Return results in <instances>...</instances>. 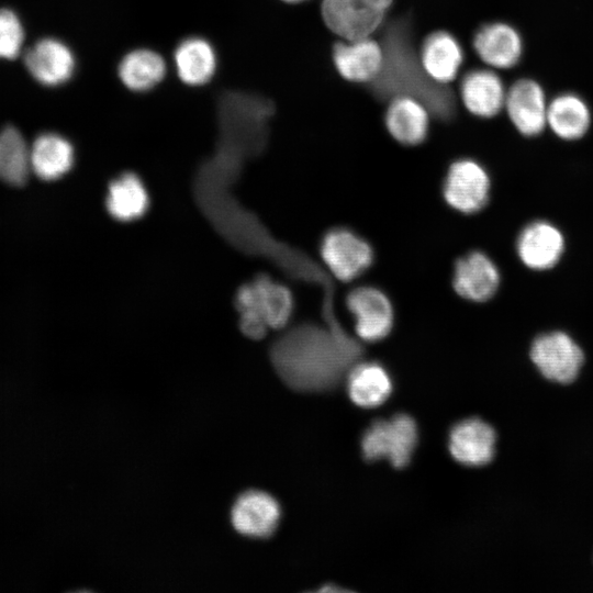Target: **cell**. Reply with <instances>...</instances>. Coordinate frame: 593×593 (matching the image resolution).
I'll return each mask as SVG.
<instances>
[{
	"mask_svg": "<svg viewBox=\"0 0 593 593\" xmlns=\"http://www.w3.org/2000/svg\"><path fill=\"white\" fill-rule=\"evenodd\" d=\"M361 348L340 331L300 327L271 349L272 363L291 389L323 392L335 388L358 362Z\"/></svg>",
	"mask_w": 593,
	"mask_h": 593,
	"instance_id": "1",
	"label": "cell"
},
{
	"mask_svg": "<svg viewBox=\"0 0 593 593\" xmlns=\"http://www.w3.org/2000/svg\"><path fill=\"white\" fill-rule=\"evenodd\" d=\"M382 66L368 83L379 100L407 96L422 102L440 121H450L456 114L451 90L434 80L417 57L413 42L412 21L402 15L389 21L381 34Z\"/></svg>",
	"mask_w": 593,
	"mask_h": 593,
	"instance_id": "2",
	"label": "cell"
},
{
	"mask_svg": "<svg viewBox=\"0 0 593 593\" xmlns=\"http://www.w3.org/2000/svg\"><path fill=\"white\" fill-rule=\"evenodd\" d=\"M293 305L292 293L286 286L268 276H259L237 292L240 329L246 336L260 339L269 328H282L288 324Z\"/></svg>",
	"mask_w": 593,
	"mask_h": 593,
	"instance_id": "3",
	"label": "cell"
},
{
	"mask_svg": "<svg viewBox=\"0 0 593 593\" xmlns=\"http://www.w3.org/2000/svg\"><path fill=\"white\" fill-rule=\"evenodd\" d=\"M417 426L409 414L390 419H376L361 438V452L367 461L387 458L394 468H404L417 444Z\"/></svg>",
	"mask_w": 593,
	"mask_h": 593,
	"instance_id": "4",
	"label": "cell"
},
{
	"mask_svg": "<svg viewBox=\"0 0 593 593\" xmlns=\"http://www.w3.org/2000/svg\"><path fill=\"white\" fill-rule=\"evenodd\" d=\"M529 355L546 379L562 384L570 383L578 377L584 361L581 347L561 331L538 335L532 343Z\"/></svg>",
	"mask_w": 593,
	"mask_h": 593,
	"instance_id": "5",
	"label": "cell"
},
{
	"mask_svg": "<svg viewBox=\"0 0 593 593\" xmlns=\"http://www.w3.org/2000/svg\"><path fill=\"white\" fill-rule=\"evenodd\" d=\"M392 0H323L326 25L346 40L368 37L383 22Z\"/></svg>",
	"mask_w": 593,
	"mask_h": 593,
	"instance_id": "6",
	"label": "cell"
},
{
	"mask_svg": "<svg viewBox=\"0 0 593 593\" xmlns=\"http://www.w3.org/2000/svg\"><path fill=\"white\" fill-rule=\"evenodd\" d=\"M320 250L333 276L345 282L361 276L373 262L371 245L346 227L329 230L322 238Z\"/></svg>",
	"mask_w": 593,
	"mask_h": 593,
	"instance_id": "7",
	"label": "cell"
},
{
	"mask_svg": "<svg viewBox=\"0 0 593 593\" xmlns=\"http://www.w3.org/2000/svg\"><path fill=\"white\" fill-rule=\"evenodd\" d=\"M491 180L486 169L472 158L455 160L448 168L443 193L446 202L458 212L473 214L489 202Z\"/></svg>",
	"mask_w": 593,
	"mask_h": 593,
	"instance_id": "8",
	"label": "cell"
},
{
	"mask_svg": "<svg viewBox=\"0 0 593 593\" xmlns=\"http://www.w3.org/2000/svg\"><path fill=\"white\" fill-rule=\"evenodd\" d=\"M548 103L542 86L533 78L524 77L507 88L504 110L521 135L535 137L547 128Z\"/></svg>",
	"mask_w": 593,
	"mask_h": 593,
	"instance_id": "9",
	"label": "cell"
},
{
	"mask_svg": "<svg viewBox=\"0 0 593 593\" xmlns=\"http://www.w3.org/2000/svg\"><path fill=\"white\" fill-rule=\"evenodd\" d=\"M346 305L362 340L373 343L390 334L394 312L389 296L379 288L362 286L353 289L347 294Z\"/></svg>",
	"mask_w": 593,
	"mask_h": 593,
	"instance_id": "10",
	"label": "cell"
},
{
	"mask_svg": "<svg viewBox=\"0 0 593 593\" xmlns=\"http://www.w3.org/2000/svg\"><path fill=\"white\" fill-rule=\"evenodd\" d=\"M564 247L562 232L545 220H536L525 225L516 239L519 260L536 271L553 268L562 257Z\"/></svg>",
	"mask_w": 593,
	"mask_h": 593,
	"instance_id": "11",
	"label": "cell"
},
{
	"mask_svg": "<svg viewBox=\"0 0 593 593\" xmlns=\"http://www.w3.org/2000/svg\"><path fill=\"white\" fill-rule=\"evenodd\" d=\"M473 49L493 69H511L522 59L524 41L512 24L494 21L482 24L473 34Z\"/></svg>",
	"mask_w": 593,
	"mask_h": 593,
	"instance_id": "12",
	"label": "cell"
},
{
	"mask_svg": "<svg viewBox=\"0 0 593 593\" xmlns=\"http://www.w3.org/2000/svg\"><path fill=\"white\" fill-rule=\"evenodd\" d=\"M500 281L497 266L483 251H470L455 264L454 289L468 301L480 303L490 300L496 293Z\"/></svg>",
	"mask_w": 593,
	"mask_h": 593,
	"instance_id": "13",
	"label": "cell"
},
{
	"mask_svg": "<svg viewBox=\"0 0 593 593\" xmlns=\"http://www.w3.org/2000/svg\"><path fill=\"white\" fill-rule=\"evenodd\" d=\"M24 64L31 76L41 85L57 87L74 75L76 58L70 47L53 37L37 41L24 55Z\"/></svg>",
	"mask_w": 593,
	"mask_h": 593,
	"instance_id": "14",
	"label": "cell"
},
{
	"mask_svg": "<svg viewBox=\"0 0 593 593\" xmlns=\"http://www.w3.org/2000/svg\"><path fill=\"white\" fill-rule=\"evenodd\" d=\"M280 515V505L275 497L264 491L249 490L235 501L231 518L239 534L267 538L275 533Z\"/></svg>",
	"mask_w": 593,
	"mask_h": 593,
	"instance_id": "15",
	"label": "cell"
},
{
	"mask_svg": "<svg viewBox=\"0 0 593 593\" xmlns=\"http://www.w3.org/2000/svg\"><path fill=\"white\" fill-rule=\"evenodd\" d=\"M495 441L493 427L473 417L460 421L451 427L448 448L452 458L461 465L480 467L493 459Z\"/></svg>",
	"mask_w": 593,
	"mask_h": 593,
	"instance_id": "16",
	"label": "cell"
},
{
	"mask_svg": "<svg viewBox=\"0 0 593 593\" xmlns=\"http://www.w3.org/2000/svg\"><path fill=\"white\" fill-rule=\"evenodd\" d=\"M506 88L492 69L475 68L461 80L460 93L467 110L475 116L491 119L504 110Z\"/></svg>",
	"mask_w": 593,
	"mask_h": 593,
	"instance_id": "17",
	"label": "cell"
},
{
	"mask_svg": "<svg viewBox=\"0 0 593 593\" xmlns=\"http://www.w3.org/2000/svg\"><path fill=\"white\" fill-rule=\"evenodd\" d=\"M347 41L338 42L333 47V61L337 71L349 81L369 83L382 66L381 45L368 37Z\"/></svg>",
	"mask_w": 593,
	"mask_h": 593,
	"instance_id": "18",
	"label": "cell"
},
{
	"mask_svg": "<svg viewBox=\"0 0 593 593\" xmlns=\"http://www.w3.org/2000/svg\"><path fill=\"white\" fill-rule=\"evenodd\" d=\"M592 124V112L586 101L570 91L549 100L547 127L560 139L574 142L583 138Z\"/></svg>",
	"mask_w": 593,
	"mask_h": 593,
	"instance_id": "19",
	"label": "cell"
},
{
	"mask_svg": "<svg viewBox=\"0 0 593 593\" xmlns=\"http://www.w3.org/2000/svg\"><path fill=\"white\" fill-rule=\"evenodd\" d=\"M385 125L399 143L418 145L425 141L428 133V110L414 98H392L385 113Z\"/></svg>",
	"mask_w": 593,
	"mask_h": 593,
	"instance_id": "20",
	"label": "cell"
},
{
	"mask_svg": "<svg viewBox=\"0 0 593 593\" xmlns=\"http://www.w3.org/2000/svg\"><path fill=\"white\" fill-rule=\"evenodd\" d=\"M419 58L426 72L437 82L445 85L458 75L463 61V51L452 34L436 31L424 40Z\"/></svg>",
	"mask_w": 593,
	"mask_h": 593,
	"instance_id": "21",
	"label": "cell"
},
{
	"mask_svg": "<svg viewBox=\"0 0 593 593\" xmlns=\"http://www.w3.org/2000/svg\"><path fill=\"white\" fill-rule=\"evenodd\" d=\"M174 61L178 77L189 86L209 82L217 65L213 46L200 36H190L181 41L175 49Z\"/></svg>",
	"mask_w": 593,
	"mask_h": 593,
	"instance_id": "22",
	"label": "cell"
},
{
	"mask_svg": "<svg viewBox=\"0 0 593 593\" xmlns=\"http://www.w3.org/2000/svg\"><path fill=\"white\" fill-rule=\"evenodd\" d=\"M350 400L360 407L371 409L384 403L392 392V381L378 362H356L347 373Z\"/></svg>",
	"mask_w": 593,
	"mask_h": 593,
	"instance_id": "23",
	"label": "cell"
},
{
	"mask_svg": "<svg viewBox=\"0 0 593 593\" xmlns=\"http://www.w3.org/2000/svg\"><path fill=\"white\" fill-rule=\"evenodd\" d=\"M74 157V147L67 138L43 133L32 145L31 168L43 180H56L71 168Z\"/></svg>",
	"mask_w": 593,
	"mask_h": 593,
	"instance_id": "24",
	"label": "cell"
},
{
	"mask_svg": "<svg viewBox=\"0 0 593 593\" xmlns=\"http://www.w3.org/2000/svg\"><path fill=\"white\" fill-rule=\"evenodd\" d=\"M167 65L155 51L136 48L123 56L118 67L121 82L130 90L144 92L153 89L165 77Z\"/></svg>",
	"mask_w": 593,
	"mask_h": 593,
	"instance_id": "25",
	"label": "cell"
},
{
	"mask_svg": "<svg viewBox=\"0 0 593 593\" xmlns=\"http://www.w3.org/2000/svg\"><path fill=\"white\" fill-rule=\"evenodd\" d=\"M147 205L146 189L134 174H123L110 183L107 208L116 220H135L144 214Z\"/></svg>",
	"mask_w": 593,
	"mask_h": 593,
	"instance_id": "26",
	"label": "cell"
},
{
	"mask_svg": "<svg viewBox=\"0 0 593 593\" xmlns=\"http://www.w3.org/2000/svg\"><path fill=\"white\" fill-rule=\"evenodd\" d=\"M31 149L13 126L0 132V179L12 186L26 182L31 170Z\"/></svg>",
	"mask_w": 593,
	"mask_h": 593,
	"instance_id": "27",
	"label": "cell"
},
{
	"mask_svg": "<svg viewBox=\"0 0 593 593\" xmlns=\"http://www.w3.org/2000/svg\"><path fill=\"white\" fill-rule=\"evenodd\" d=\"M24 30L19 16L11 10H0V58H16L23 46Z\"/></svg>",
	"mask_w": 593,
	"mask_h": 593,
	"instance_id": "28",
	"label": "cell"
},
{
	"mask_svg": "<svg viewBox=\"0 0 593 593\" xmlns=\"http://www.w3.org/2000/svg\"><path fill=\"white\" fill-rule=\"evenodd\" d=\"M320 591H327V592H329V591H336V592H337V591H345V590L339 589V588H337V586L329 588V586L327 585V586H325L324 589H320Z\"/></svg>",
	"mask_w": 593,
	"mask_h": 593,
	"instance_id": "29",
	"label": "cell"
},
{
	"mask_svg": "<svg viewBox=\"0 0 593 593\" xmlns=\"http://www.w3.org/2000/svg\"><path fill=\"white\" fill-rule=\"evenodd\" d=\"M284 2H288V3H300V2H303L305 0H282Z\"/></svg>",
	"mask_w": 593,
	"mask_h": 593,
	"instance_id": "30",
	"label": "cell"
}]
</instances>
